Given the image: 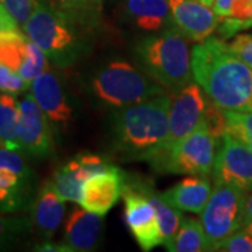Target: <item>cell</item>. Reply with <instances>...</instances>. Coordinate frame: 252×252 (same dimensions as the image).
I'll return each mask as SVG.
<instances>
[{
  "label": "cell",
  "mask_w": 252,
  "mask_h": 252,
  "mask_svg": "<svg viewBox=\"0 0 252 252\" xmlns=\"http://www.w3.org/2000/svg\"><path fill=\"white\" fill-rule=\"evenodd\" d=\"M104 230V216L81 209H73L64 223V244L73 252L94 251L98 247Z\"/></svg>",
  "instance_id": "17"
},
{
  "label": "cell",
  "mask_w": 252,
  "mask_h": 252,
  "mask_svg": "<svg viewBox=\"0 0 252 252\" xmlns=\"http://www.w3.org/2000/svg\"><path fill=\"white\" fill-rule=\"evenodd\" d=\"M252 27V0H237L225 17L219 20L217 32L227 39Z\"/></svg>",
  "instance_id": "26"
},
{
  "label": "cell",
  "mask_w": 252,
  "mask_h": 252,
  "mask_svg": "<svg viewBox=\"0 0 252 252\" xmlns=\"http://www.w3.org/2000/svg\"><path fill=\"white\" fill-rule=\"evenodd\" d=\"M23 31L58 67L77 62L89 51V35L93 32L44 0H36Z\"/></svg>",
  "instance_id": "3"
},
{
  "label": "cell",
  "mask_w": 252,
  "mask_h": 252,
  "mask_svg": "<svg viewBox=\"0 0 252 252\" xmlns=\"http://www.w3.org/2000/svg\"><path fill=\"white\" fill-rule=\"evenodd\" d=\"M227 132L238 139L252 152V111L230 109L224 111Z\"/></svg>",
  "instance_id": "27"
},
{
  "label": "cell",
  "mask_w": 252,
  "mask_h": 252,
  "mask_svg": "<svg viewBox=\"0 0 252 252\" xmlns=\"http://www.w3.org/2000/svg\"><path fill=\"white\" fill-rule=\"evenodd\" d=\"M66 215V205L51 181L41 187L31 203V225L44 238H51L58 231Z\"/></svg>",
  "instance_id": "18"
},
{
  "label": "cell",
  "mask_w": 252,
  "mask_h": 252,
  "mask_svg": "<svg viewBox=\"0 0 252 252\" xmlns=\"http://www.w3.org/2000/svg\"><path fill=\"white\" fill-rule=\"evenodd\" d=\"M171 26L190 42H202L217 31L219 17L213 7L196 0H170Z\"/></svg>",
  "instance_id": "14"
},
{
  "label": "cell",
  "mask_w": 252,
  "mask_h": 252,
  "mask_svg": "<svg viewBox=\"0 0 252 252\" xmlns=\"http://www.w3.org/2000/svg\"><path fill=\"white\" fill-rule=\"evenodd\" d=\"M35 251L45 252H73L72 248L66 244H54V243H42L35 247Z\"/></svg>",
  "instance_id": "35"
},
{
  "label": "cell",
  "mask_w": 252,
  "mask_h": 252,
  "mask_svg": "<svg viewBox=\"0 0 252 252\" xmlns=\"http://www.w3.org/2000/svg\"><path fill=\"white\" fill-rule=\"evenodd\" d=\"M30 227L31 220L28 217L6 216L0 212V250L9 248Z\"/></svg>",
  "instance_id": "28"
},
{
  "label": "cell",
  "mask_w": 252,
  "mask_h": 252,
  "mask_svg": "<svg viewBox=\"0 0 252 252\" xmlns=\"http://www.w3.org/2000/svg\"><path fill=\"white\" fill-rule=\"evenodd\" d=\"M125 13L146 32H158L171 26L170 0H125Z\"/></svg>",
  "instance_id": "21"
},
{
  "label": "cell",
  "mask_w": 252,
  "mask_h": 252,
  "mask_svg": "<svg viewBox=\"0 0 252 252\" xmlns=\"http://www.w3.org/2000/svg\"><path fill=\"white\" fill-rule=\"evenodd\" d=\"M125 182V172L111 165L108 170L97 172L83 182L79 203L91 213L105 216L122 196Z\"/></svg>",
  "instance_id": "13"
},
{
  "label": "cell",
  "mask_w": 252,
  "mask_h": 252,
  "mask_svg": "<svg viewBox=\"0 0 252 252\" xmlns=\"http://www.w3.org/2000/svg\"><path fill=\"white\" fill-rule=\"evenodd\" d=\"M36 0H0V4L9 11L20 27H24L27 20L35 7Z\"/></svg>",
  "instance_id": "30"
},
{
  "label": "cell",
  "mask_w": 252,
  "mask_h": 252,
  "mask_svg": "<svg viewBox=\"0 0 252 252\" xmlns=\"http://www.w3.org/2000/svg\"><path fill=\"white\" fill-rule=\"evenodd\" d=\"M219 251L252 252V234L245 227H241L221 243Z\"/></svg>",
  "instance_id": "31"
},
{
  "label": "cell",
  "mask_w": 252,
  "mask_h": 252,
  "mask_svg": "<svg viewBox=\"0 0 252 252\" xmlns=\"http://www.w3.org/2000/svg\"><path fill=\"white\" fill-rule=\"evenodd\" d=\"M95 97L112 108H124L167 93L165 89L132 63L112 61L93 77Z\"/></svg>",
  "instance_id": "5"
},
{
  "label": "cell",
  "mask_w": 252,
  "mask_h": 252,
  "mask_svg": "<svg viewBox=\"0 0 252 252\" xmlns=\"http://www.w3.org/2000/svg\"><path fill=\"white\" fill-rule=\"evenodd\" d=\"M122 196L125 202V223L142 251H152L157 245H161L158 219L147 196L127 182H125Z\"/></svg>",
  "instance_id": "11"
},
{
  "label": "cell",
  "mask_w": 252,
  "mask_h": 252,
  "mask_svg": "<svg viewBox=\"0 0 252 252\" xmlns=\"http://www.w3.org/2000/svg\"><path fill=\"white\" fill-rule=\"evenodd\" d=\"M193 80L219 108L247 109L252 101V69L219 36H209L190 51Z\"/></svg>",
  "instance_id": "1"
},
{
  "label": "cell",
  "mask_w": 252,
  "mask_h": 252,
  "mask_svg": "<svg viewBox=\"0 0 252 252\" xmlns=\"http://www.w3.org/2000/svg\"><path fill=\"white\" fill-rule=\"evenodd\" d=\"M171 93H162L114 115V142L118 152L130 160L149 161L161 149L168 135Z\"/></svg>",
  "instance_id": "2"
},
{
  "label": "cell",
  "mask_w": 252,
  "mask_h": 252,
  "mask_svg": "<svg viewBox=\"0 0 252 252\" xmlns=\"http://www.w3.org/2000/svg\"><path fill=\"white\" fill-rule=\"evenodd\" d=\"M18 140L21 152L35 158H48L54 153V135L49 119L39 108L31 93L18 102Z\"/></svg>",
  "instance_id": "10"
},
{
  "label": "cell",
  "mask_w": 252,
  "mask_h": 252,
  "mask_svg": "<svg viewBox=\"0 0 252 252\" xmlns=\"http://www.w3.org/2000/svg\"><path fill=\"white\" fill-rule=\"evenodd\" d=\"M212 184L207 177L189 175L188 178L167 189L161 193V196L167 203L178 209L180 212L200 215L212 195Z\"/></svg>",
  "instance_id": "20"
},
{
  "label": "cell",
  "mask_w": 252,
  "mask_h": 252,
  "mask_svg": "<svg viewBox=\"0 0 252 252\" xmlns=\"http://www.w3.org/2000/svg\"><path fill=\"white\" fill-rule=\"evenodd\" d=\"M217 140L203 122L190 135L149 160L152 168L164 174L209 177L213 172Z\"/></svg>",
  "instance_id": "6"
},
{
  "label": "cell",
  "mask_w": 252,
  "mask_h": 252,
  "mask_svg": "<svg viewBox=\"0 0 252 252\" xmlns=\"http://www.w3.org/2000/svg\"><path fill=\"white\" fill-rule=\"evenodd\" d=\"M34 181L35 175L31 170L20 171L0 167V212L13 213L31 205Z\"/></svg>",
  "instance_id": "19"
},
{
  "label": "cell",
  "mask_w": 252,
  "mask_h": 252,
  "mask_svg": "<svg viewBox=\"0 0 252 252\" xmlns=\"http://www.w3.org/2000/svg\"><path fill=\"white\" fill-rule=\"evenodd\" d=\"M18 124L20 109L16 95L9 93L0 94V139L7 146V149L21 152L18 140Z\"/></svg>",
  "instance_id": "25"
},
{
  "label": "cell",
  "mask_w": 252,
  "mask_h": 252,
  "mask_svg": "<svg viewBox=\"0 0 252 252\" xmlns=\"http://www.w3.org/2000/svg\"><path fill=\"white\" fill-rule=\"evenodd\" d=\"M196 1H200V3H203V4H206V6H213V3H215V0H196Z\"/></svg>",
  "instance_id": "37"
},
{
  "label": "cell",
  "mask_w": 252,
  "mask_h": 252,
  "mask_svg": "<svg viewBox=\"0 0 252 252\" xmlns=\"http://www.w3.org/2000/svg\"><path fill=\"white\" fill-rule=\"evenodd\" d=\"M243 227H245V228H247V230H248V231H250V233L252 234V223L248 225H243Z\"/></svg>",
  "instance_id": "38"
},
{
  "label": "cell",
  "mask_w": 252,
  "mask_h": 252,
  "mask_svg": "<svg viewBox=\"0 0 252 252\" xmlns=\"http://www.w3.org/2000/svg\"><path fill=\"white\" fill-rule=\"evenodd\" d=\"M0 147H7V146H6V144H4V142H3V140H1V139H0Z\"/></svg>",
  "instance_id": "39"
},
{
  "label": "cell",
  "mask_w": 252,
  "mask_h": 252,
  "mask_svg": "<svg viewBox=\"0 0 252 252\" xmlns=\"http://www.w3.org/2000/svg\"><path fill=\"white\" fill-rule=\"evenodd\" d=\"M213 165L215 184H227L244 192L252 190V152L234 136L225 132L217 143Z\"/></svg>",
  "instance_id": "9"
},
{
  "label": "cell",
  "mask_w": 252,
  "mask_h": 252,
  "mask_svg": "<svg viewBox=\"0 0 252 252\" xmlns=\"http://www.w3.org/2000/svg\"><path fill=\"white\" fill-rule=\"evenodd\" d=\"M171 94L168 135L158 152L170 149L205 122L209 98L196 81H190L185 87Z\"/></svg>",
  "instance_id": "8"
},
{
  "label": "cell",
  "mask_w": 252,
  "mask_h": 252,
  "mask_svg": "<svg viewBox=\"0 0 252 252\" xmlns=\"http://www.w3.org/2000/svg\"><path fill=\"white\" fill-rule=\"evenodd\" d=\"M20 26L16 23V20L9 14V11L0 4V36L9 32L20 31Z\"/></svg>",
  "instance_id": "33"
},
{
  "label": "cell",
  "mask_w": 252,
  "mask_h": 252,
  "mask_svg": "<svg viewBox=\"0 0 252 252\" xmlns=\"http://www.w3.org/2000/svg\"><path fill=\"white\" fill-rule=\"evenodd\" d=\"M126 182L130 184L132 187L139 189L142 193H144L147 199L150 200V203L153 205L156 209V215L158 219V224H160V230H161V245L167 247L171 243L172 238L175 237L178 228L181 225V220H182V215L178 209L171 206L170 203H167L162 199L161 193H157L153 189V187L143 180H135V178H129L126 177Z\"/></svg>",
  "instance_id": "22"
},
{
  "label": "cell",
  "mask_w": 252,
  "mask_h": 252,
  "mask_svg": "<svg viewBox=\"0 0 252 252\" xmlns=\"http://www.w3.org/2000/svg\"><path fill=\"white\" fill-rule=\"evenodd\" d=\"M136 54L144 72L170 93L190 83L188 39L172 26L143 38L136 46Z\"/></svg>",
  "instance_id": "4"
},
{
  "label": "cell",
  "mask_w": 252,
  "mask_h": 252,
  "mask_svg": "<svg viewBox=\"0 0 252 252\" xmlns=\"http://www.w3.org/2000/svg\"><path fill=\"white\" fill-rule=\"evenodd\" d=\"M111 165L97 154L83 153L61 165L49 181L64 202L79 203L83 182L97 172L108 170Z\"/></svg>",
  "instance_id": "15"
},
{
  "label": "cell",
  "mask_w": 252,
  "mask_h": 252,
  "mask_svg": "<svg viewBox=\"0 0 252 252\" xmlns=\"http://www.w3.org/2000/svg\"><path fill=\"white\" fill-rule=\"evenodd\" d=\"M26 90H30V83L24 80L16 70L0 63V93L18 95Z\"/></svg>",
  "instance_id": "29"
},
{
  "label": "cell",
  "mask_w": 252,
  "mask_h": 252,
  "mask_svg": "<svg viewBox=\"0 0 252 252\" xmlns=\"http://www.w3.org/2000/svg\"><path fill=\"white\" fill-rule=\"evenodd\" d=\"M48 58L21 31L0 36V63L11 67L31 84L48 69Z\"/></svg>",
  "instance_id": "12"
},
{
  "label": "cell",
  "mask_w": 252,
  "mask_h": 252,
  "mask_svg": "<svg viewBox=\"0 0 252 252\" xmlns=\"http://www.w3.org/2000/svg\"><path fill=\"white\" fill-rule=\"evenodd\" d=\"M52 9L72 18L84 28L97 30L102 17V0H44Z\"/></svg>",
  "instance_id": "23"
},
{
  "label": "cell",
  "mask_w": 252,
  "mask_h": 252,
  "mask_svg": "<svg viewBox=\"0 0 252 252\" xmlns=\"http://www.w3.org/2000/svg\"><path fill=\"white\" fill-rule=\"evenodd\" d=\"M247 109H248V111H252V101H251V104H250V107H248Z\"/></svg>",
  "instance_id": "40"
},
{
  "label": "cell",
  "mask_w": 252,
  "mask_h": 252,
  "mask_svg": "<svg viewBox=\"0 0 252 252\" xmlns=\"http://www.w3.org/2000/svg\"><path fill=\"white\" fill-rule=\"evenodd\" d=\"M235 1H237V0H215V3H213L212 7L215 10V13L217 14L219 20L225 17V16L230 13V10L234 6Z\"/></svg>",
  "instance_id": "34"
},
{
  "label": "cell",
  "mask_w": 252,
  "mask_h": 252,
  "mask_svg": "<svg viewBox=\"0 0 252 252\" xmlns=\"http://www.w3.org/2000/svg\"><path fill=\"white\" fill-rule=\"evenodd\" d=\"M245 195L247 192L233 185L215 184L206 206L200 213L209 251H219L221 243L243 227Z\"/></svg>",
  "instance_id": "7"
},
{
  "label": "cell",
  "mask_w": 252,
  "mask_h": 252,
  "mask_svg": "<svg viewBox=\"0 0 252 252\" xmlns=\"http://www.w3.org/2000/svg\"><path fill=\"white\" fill-rule=\"evenodd\" d=\"M228 45L231 51L252 69V34H237Z\"/></svg>",
  "instance_id": "32"
},
{
  "label": "cell",
  "mask_w": 252,
  "mask_h": 252,
  "mask_svg": "<svg viewBox=\"0 0 252 252\" xmlns=\"http://www.w3.org/2000/svg\"><path fill=\"white\" fill-rule=\"evenodd\" d=\"M252 223V190L247 192L245 200H244V213H243V225H248Z\"/></svg>",
  "instance_id": "36"
},
{
  "label": "cell",
  "mask_w": 252,
  "mask_h": 252,
  "mask_svg": "<svg viewBox=\"0 0 252 252\" xmlns=\"http://www.w3.org/2000/svg\"><path fill=\"white\" fill-rule=\"evenodd\" d=\"M30 93L51 124L66 126L72 121L73 109L66 98L61 80L49 69L31 81Z\"/></svg>",
  "instance_id": "16"
},
{
  "label": "cell",
  "mask_w": 252,
  "mask_h": 252,
  "mask_svg": "<svg viewBox=\"0 0 252 252\" xmlns=\"http://www.w3.org/2000/svg\"><path fill=\"white\" fill-rule=\"evenodd\" d=\"M171 252H205L209 251L206 235L200 220L195 217H184L175 237L167 247Z\"/></svg>",
  "instance_id": "24"
}]
</instances>
